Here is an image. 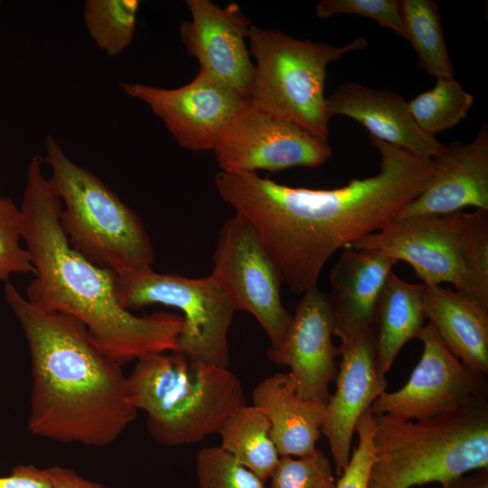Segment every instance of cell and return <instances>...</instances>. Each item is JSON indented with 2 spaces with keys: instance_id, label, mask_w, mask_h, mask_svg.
Wrapping results in <instances>:
<instances>
[{
  "instance_id": "cell-1",
  "label": "cell",
  "mask_w": 488,
  "mask_h": 488,
  "mask_svg": "<svg viewBox=\"0 0 488 488\" xmlns=\"http://www.w3.org/2000/svg\"><path fill=\"white\" fill-rule=\"evenodd\" d=\"M380 171L335 189L291 187L257 173L219 171L221 198L254 228L295 294L317 286L332 255L376 232L428 184L431 158L370 136Z\"/></svg>"
},
{
  "instance_id": "cell-2",
  "label": "cell",
  "mask_w": 488,
  "mask_h": 488,
  "mask_svg": "<svg viewBox=\"0 0 488 488\" xmlns=\"http://www.w3.org/2000/svg\"><path fill=\"white\" fill-rule=\"evenodd\" d=\"M35 155L26 171L21 234L34 268L26 299L36 307L73 317L93 344L123 364L155 352H174L183 329L181 314L135 315L119 304L117 274L99 267L70 244L61 224V202Z\"/></svg>"
},
{
  "instance_id": "cell-3",
  "label": "cell",
  "mask_w": 488,
  "mask_h": 488,
  "mask_svg": "<svg viewBox=\"0 0 488 488\" xmlns=\"http://www.w3.org/2000/svg\"><path fill=\"white\" fill-rule=\"evenodd\" d=\"M4 296L30 351V432L65 444L114 443L137 413L121 365L102 353L73 317L36 307L10 282Z\"/></svg>"
},
{
  "instance_id": "cell-4",
  "label": "cell",
  "mask_w": 488,
  "mask_h": 488,
  "mask_svg": "<svg viewBox=\"0 0 488 488\" xmlns=\"http://www.w3.org/2000/svg\"><path fill=\"white\" fill-rule=\"evenodd\" d=\"M372 415L369 488L442 484L488 468V399L418 420Z\"/></svg>"
},
{
  "instance_id": "cell-5",
  "label": "cell",
  "mask_w": 488,
  "mask_h": 488,
  "mask_svg": "<svg viewBox=\"0 0 488 488\" xmlns=\"http://www.w3.org/2000/svg\"><path fill=\"white\" fill-rule=\"evenodd\" d=\"M127 392L132 407L145 412L150 436L164 446L218 433L247 404L240 380L228 368L192 362L176 352L138 358L127 377Z\"/></svg>"
},
{
  "instance_id": "cell-6",
  "label": "cell",
  "mask_w": 488,
  "mask_h": 488,
  "mask_svg": "<svg viewBox=\"0 0 488 488\" xmlns=\"http://www.w3.org/2000/svg\"><path fill=\"white\" fill-rule=\"evenodd\" d=\"M43 163L61 209L60 224L79 253L117 274L152 267L155 250L141 218L98 176L71 161L52 136Z\"/></svg>"
},
{
  "instance_id": "cell-7",
  "label": "cell",
  "mask_w": 488,
  "mask_h": 488,
  "mask_svg": "<svg viewBox=\"0 0 488 488\" xmlns=\"http://www.w3.org/2000/svg\"><path fill=\"white\" fill-rule=\"evenodd\" d=\"M350 247L404 261L423 284L449 283L488 307V211L394 220Z\"/></svg>"
},
{
  "instance_id": "cell-8",
  "label": "cell",
  "mask_w": 488,
  "mask_h": 488,
  "mask_svg": "<svg viewBox=\"0 0 488 488\" xmlns=\"http://www.w3.org/2000/svg\"><path fill=\"white\" fill-rule=\"evenodd\" d=\"M254 74L249 99L328 141L324 84L327 66L368 46L357 38L343 46L295 39L276 29L251 25L248 33Z\"/></svg>"
},
{
  "instance_id": "cell-9",
  "label": "cell",
  "mask_w": 488,
  "mask_h": 488,
  "mask_svg": "<svg viewBox=\"0 0 488 488\" xmlns=\"http://www.w3.org/2000/svg\"><path fill=\"white\" fill-rule=\"evenodd\" d=\"M116 290L130 312L155 304L180 310L183 329L174 352L192 362L229 367L228 333L237 308L211 275L192 278L148 267L117 274Z\"/></svg>"
},
{
  "instance_id": "cell-10",
  "label": "cell",
  "mask_w": 488,
  "mask_h": 488,
  "mask_svg": "<svg viewBox=\"0 0 488 488\" xmlns=\"http://www.w3.org/2000/svg\"><path fill=\"white\" fill-rule=\"evenodd\" d=\"M211 276L225 289L237 311L252 314L270 340L283 342L292 314L281 299L280 273L251 224L234 214L222 225L212 256Z\"/></svg>"
},
{
  "instance_id": "cell-11",
  "label": "cell",
  "mask_w": 488,
  "mask_h": 488,
  "mask_svg": "<svg viewBox=\"0 0 488 488\" xmlns=\"http://www.w3.org/2000/svg\"><path fill=\"white\" fill-rule=\"evenodd\" d=\"M212 151L220 171L239 173L317 167L333 152L328 141L257 108L249 99L237 109Z\"/></svg>"
},
{
  "instance_id": "cell-12",
  "label": "cell",
  "mask_w": 488,
  "mask_h": 488,
  "mask_svg": "<svg viewBox=\"0 0 488 488\" xmlns=\"http://www.w3.org/2000/svg\"><path fill=\"white\" fill-rule=\"evenodd\" d=\"M418 339L423 351L408 381L397 390L383 391L371 407L372 414L418 420L488 399V376L465 366L429 323Z\"/></svg>"
},
{
  "instance_id": "cell-13",
  "label": "cell",
  "mask_w": 488,
  "mask_h": 488,
  "mask_svg": "<svg viewBox=\"0 0 488 488\" xmlns=\"http://www.w3.org/2000/svg\"><path fill=\"white\" fill-rule=\"evenodd\" d=\"M129 97L145 103L179 145L213 150L228 123L246 99L211 74L199 69L195 78L176 89L121 82Z\"/></svg>"
},
{
  "instance_id": "cell-14",
  "label": "cell",
  "mask_w": 488,
  "mask_h": 488,
  "mask_svg": "<svg viewBox=\"0 0 488 488\" xmlns=\"http://www.w3.org/2000/svg\"><path fill=\"white\" fill-rule=\"evenodd\" d=\"M333 312L328 294L314 286L303 294L282 343L268 348V359L287 366L297 394L326 405L337 376L338 347L333 343Z\"/></svg>"
},
{
  "instance_id": "cell-15",
  "label": "cell",
  "mask_w": 488,
  "mask_h": 488,
  "mask_svg": "<svg viewBox=\"0 0 488 488\" xmlns=\"http://www.w3.org/2000/svg\"><path fill=\"white\" fill-rule=\"evenodd\" d=\"M190 21L180 25V36L200 70L207 71L240 96L249 99L254 63L246 43L249 19L237 4L221 8L210 0H187Z\"/></svg>"
},
{
  "instance_id": "cell-16",
  "label": "cell",
  "mask_w": 488,
  "mask_h": 488,
  "mask_svg": "<svg viewBox=\"0 0 488 488\" xmlns=\"http://www.w3.org/2000/svg\"><path fill=\"white\" fill-rule=\"evenodd\" d=\"M341 362L336 389L325 405L321 434L328 442L335 473L342 474L351 457L356 425L374 400L387 390V380L376 361L374 327L338 346Z\"/></svg>"
},
{
  "instance_id": "cell-17",
  "label": "cell",
  "mask_w": 488,
  "mask_h": 488,
  "mask_svg": "<svg viewBox=\"0 0 488 488\" xmlns=\"http://www.w3.org/2000/svg\"><path fill=\"white\" fill-rule=\"evenodd\" d=\"M433 162L434 173L427 187L394 220L452 213L466 207L488 211L486 124L470 143H452Z\"/></svg>"
},
{
  "instance_id": "cell-18",
  "label": "cell",
  "mask_w": 488,
  "mask_h": 488,
  "mask_svg": "<svg viewBox=\"0 0 488 488\" xmlns=\"http://www.w3.org/2000/svg\"><path fill=\"white\" fill-rule=\"evenodd\" d=\"M325 109L329 117H349L362 125L370 136L418 156L433 159L446 149L435 136L419 127L408 102L392 91L344 83L325 99Z\"/></svg>"
},
{
  "instance_id": "cell-19",
  "label": "cell",
  "mask_w": 488,
  "mask_h": 488,
  "mask_svg": "<svg viewBox=\"0 0 488 488\" xmlns=\"http://www.w3.org/2000/svg\"><path fill=\"white\" fill-rule=\"evenodd\" d=\"M397 262L376 250L343 249L329 275L333 336L340 346L374 327L380 292Z\"/></svg>"
},
{
  "instance_id": "cell-20",
  "label": "cell",
  "mask_w": 488,
  "mask_h": 488,
  "mask_svg": "<svg viewBox=\"0 0 488 488\" xmlns=\"http://www.w3.org/2000/svg\"><path fill=\"white\" fill-rule=\"evenodd\" d=\"M252 401L267 417L280 456H303L317 448L325 404L300 397L289 372L262 380L252 392Z\"/></svg>"
},
{
  "instance_id": "cell-21",
  "label": "cell",
  "mask_w": 488,
  "mask_h": 488,
  "mask_svg": "<svg viewBox=\"0 0 488 488\" xmlns=\"http://www.w3.org/2000/svg\"><path fill=\"white\" fill-rule=\"evenodd\" d=\"M423 285L428 323L465 366L488 376V307L455 289Z\"/></svg>"
},
{
  "instance_id": "cell-22",
  "label": "cell",
  "mask_w": 488,
  "mask_h": 488,
  "mask_svg": "<svg viewBox=\"0 0 488 488\" xmlns=\"http://www.w3.org/2000/svg\"><path fill=\"white\" fill-rule=\"evenodd\" d=\"M424 285L407 282L391 272L380 292L375 321V348L380 375L391 368L403 346L424 327Z\"/></svg>"
},
{
  "instance_id": "cell-23",
  "label": "cell",
  "mask_w": 488,
  "mask_h": 488,
  "mask_svg": "<svg viewBox=\"0 0 488 488\" xmlns=\"http://www.w3.org/2000/svg\"><path fill=\"white\" fill-rule=\"evenodd\" d=\"M221 447L263 481L270 478L280 455L270 436L266 414L254 405L236 408L218 433Z\"/></svg>"
},
{
  "instance_id": "cell-24",
  "label": "cell",
  "mask_w": 488,
  "mask_h": 488,
  "mask_svg": "<svg viewBox=\"0 0 488 488\" xmlns=\"http://www.w3.org/2000/svg\"><path fill=\"white\" fill-rule=\"evenodd\" d=\"M399 7L404 38L416 51L418 67L436 78L454 77L437 5L431 0H402Z\"/></svg>"
},
{
  "instance_id": "cell-25",
  "label": "cell",
  "mask_w": 488,
  "mask_h": 488,
  "mask_svg": "<svg viewBox=\"0 0 488 488\" xmlns=\"http://www.w3.org/2000/svg\"><path fill=\"white\" fill-rule=\"evenodd\" d=\"M140 2L137 0H88L83 20L96 43L108 56L120 54L131 43Z\"/></svg>"
},
{
  "instance_id": "cell-26",
  "label": "cell",
  "mask_w": 488,
  "mask_h": 488,
  "mask_svg": "<svg viewBox=\"0 0 488 488\" xmlns=\"http://www.w3.org/2000/svg\"><path fill=\"white\" fill-rule=\"evenodd\" d=\"M474 100L454 77H440L431 89L411 99L408 106L419 127L435 136L465 118Z\"/></svg>"
},
{
  "instance_id": "cell-27",
  "label": "cell",
  "mask_w": 488,
  "mask_h": 488,
  "mask_svg": "<svg viewBox=\"0 0 488 488\" xmlns=\"http://www.w3.org/2000/svg\"><path fill=\"white\" fill-rule=\"evenodd\" d=\"M198 488H265L264 481L217 446L201 449L196 455Z\"/></svg>"
},
{
  "instance_id": "cell-28",
  "label": "cell",
  "mask_w": 488,
  "mask_h": 488,
  "mask_svg": "<svg viewBox=\"0 0 488 488\" xmlns=\"http://www.w3.org/2000/svg\"><path fill=\"white\" fill-rule=\"evenodd\" d=\"M270 488H335L329 457L316 448L303 456H280L270 476Z\"/></svg>"
},
{
  "instance_id": "cell-29",
  "label": "cell",
  "mask_w": 488,
  "mask_h": 488,
  "mask_svg": "<svg viewBox=\"0 0 488 488\" xmlns=\"http://www.w3.org/2000/svg\"><path fill=\"white\" fill-rule=\"evenodd\" d=\"M21 211L9 197L0 196V281L13 274H34L31 257L21 246Z\"/></svg>"
},
{
  "instance_id": "cell-30",
  "label": "cell",
  "mask_w": 488,
  "mask_h": 488,
  "mask_svg": "<svg viewBox=\"0 0 488 488\" xmlns=\"http://www.w3.org/2000/svg\"><path fill=\"white\" fill-rule=\"evenodd\" d=\"M338 14H357L371 18L404 38L399 1L397 0H322L315 5L319 18Z\"/></svg>"
},
{
  "instance_id": "cell-31",
  "label": "cell",
  "mask_w": 488,
  "mask_h": 488,
  "mask_svg": "<svg viewBox=\"0 0 488 488\" xmlns=\"http://www.w3.org/2000/svg\"><path fill=\"white\" fill-rule=\"evenodd\" d=\"M355 433L358 436L357 446L336 482L335 488H369L370 473L374 459L373 415L371 408L359 419Z\"/></svg>"
},
{
  "instance_id": "cell-32",
  "label": "cell",
  "mask_w": 488,
  "mask_h": 488,
  "mask_svg": "<svg viewBox=\"0 0 488 488\" xmlns=\"http://www.w3.org/2000/svg\"><path fill=\"white\" fill-rule=\"evenodd\" d=\"M0 488H54L45 469L19 465L8 476L0 477Z\"/></svg>"
},
{
  "instance_id": "cell-33",
  "label": "cell",
  "mask_w": 488,
  "mask_h": 488,
  "mask_svg": "<svg viewBox=\"0 0 488 488\" xmlns=\"http://www.w3.org/2000/svg\"><path fill=\"white\" fill-rule=\"evenodd\" d=\"M45 472L54 488H108L81 476L71 468L52 466L45 468Z\"/></svg>"
},
{
  "instance_id": "cell-34",
  "label": "cell",
  "mask_w": 488,
  "mask_h": 488,
  "mask_svg": "<svg viewBox=\"0 0 488 488\" xmlns=\"http://www.w3.org/2000/svg\"><path fill=\"white\" fill-rule=\"evenodd\" d=\"M440 488H488V468L453 478L442 483Z\"/></svg>"
},
{
  "instance_id": "cell-35",
  "label": "cell",
  "mask_w": 488,
  "mask_h": 488,
  "mask_svg": "<svg viewBox=\"0 0 488 488\" xmlns=\"http://www.w3.org/2000/svg\"><path fill=\"white\" fill-rule=\"evenodd\" d=\"M1 3V2H0Z\"/></svg>"
}]
</instances>
